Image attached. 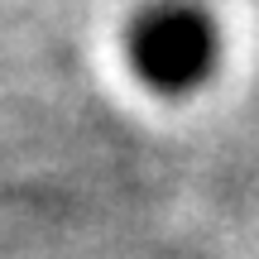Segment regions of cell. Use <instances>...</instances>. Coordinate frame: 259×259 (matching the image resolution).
<instances>
[{
  "label": "cell",
  "mask_w": 259,
  "mask_h": 259,
  "mask_svg": "<svg viewBox=\"0 0 259 259\" xmlns=\"http://www.w3.org/2000/svg\"><path fill=\"white\" fill-rule=\"evenodd\" d=\"M216 53H221L216 19L197 5H158L139 15L130 29V63L139 82L163 96H183L202 87L216 67Z\"/></svg>",
  "instance_id": "1"
}]
</instances>
